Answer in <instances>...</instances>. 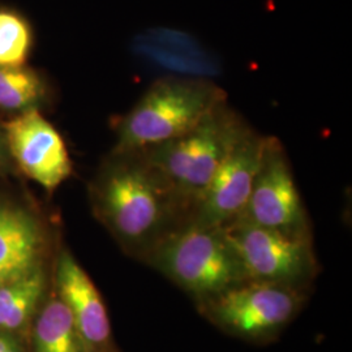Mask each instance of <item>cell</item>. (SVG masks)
Here are the masks:
<instances>
[{
    "instance_id": "cell-7",
    "label": "cell",
    "mask_w": 352,
    "mask_h": 352,
    "mask_svg": "<svg viewBox=\"0 0 352 352\" xmlns=\"http://www.w3.org/2000/svg\"><path fill=\"white\" fill-rule=\"evenodd\" d=\"M239 218L294 238L312 239V228L282 141L267 136L247 206Z\"/></svg>"
},
{
    "instance_id": "cell-14",
    "label": "cell",
    "mask_w": 352,
    "mask_h": 352,
    "mask_svg": "<svg viewBox=\"0 0 352 352\" xmlns=\"http://www.w3.org/2000/svg\"><path fill=\"white\" fill-rule=\"evenodd\" d=\"M45 87L39 76L24 67H0V109L24 113L42 101Z\"/></svg>"
},
{
    "instance_id": "cell-3",
    "label": "cell",
    "mask_w": 352,
    "mask_h": 352,
    "mask_svg": "<svg viewBox=\"0 0 352 352\" xmlns=\"http://www.w3.org/2000/svg\"><path fill=\"white\" fill-rule=\"evenodd\" d=\"M251 128L226 101L184 135L140 151L170 183L192 217L218 167Z\"/></svg>"
},
{
    "instance_id": "cell-17",
    "label": "cell",
    "mask_w": 352,
    "mask_h": 352,
    "mask_svg": "<svg viewBox=\"0 0 352 352\" xmlns=\"http://www.w3.org/2000/svg\"><path fill=\"white\" fill-rule=\"evenodd\" d=\"M23 274H24V273H23ZM17 276H21V274H14V273L7 270V269H4V267H0V286H1L3 283L8 282L10 279L17 277Z\"/></svg>"
},
{
    "instance_id": "cell-15",
    "label": "cell",
    "mask_w": 352,
    "mask_h": 352,
    "mask_svg": "<svg viewBox=\"0 0 352 352\" xmlns=\"http://www.w3.org/2000/svg\"><path fill=\"white\" fill-rule=\"evenodd\" d=\"M32 43L25 20L11 11H0V67H24Z\"/></svg>"
},
{
    "instance_id": "cell-5",
    "label": "cell",
    "mask_w": 352,
    "mask_h": 352,
    "mask_svg": "<svg viewBox=\"0 0 352 352\" xmlns=\"http://www.w3.org/2000/svg\"><path fill=\"white\" fill-rule=\"evenodd\" d=\"M302 289L247 280L199 302V311L212 324L241 340H273L298 315L304 302Z\"/></svg>"
},
{
    "instance_id": "cell-6",
    "label": "cell",
    "mask_w": 352,
    "mask_h": 352,
    "mask_svg": "<svg viewBox=\"0 0 352 352\" xmlns=\"http://www.w3.org/2000/svg\"><path fill=\"white\" fill-rule=\"evenodd\" d=\"M247 280L302 289L318 269L314 241L257 226L243 218L221 227Z\"/></svg>"
},
{
    "instance_id": "cell-2",
    "label": "cell",
    "mask_w": 352,
    "mask_h": 352,
    "mask_svg": "<svg viewBox=\"0 0 352 352\" xmlns=\"http://www.w3.org/2000/svg\"><path fill=\"white\" fill-rule=\"evenodd\" d=\"M225 89L204 76L154 81L119 120L113 151H140L184 135L223 102Z\"/></svg>"
},
{
    "instance_id": "cell-13",
    "label": "cell",
    "mask_w": 352,
    "mask_h": 352,
    "mask_svg": "<svg viewBox=\"0 0 352 352\" xmlns=\"http://www.w3.org/2000/svg\"><path fill=\"white\" fill-rule=\"evenodd\" d=\"M43 274L34 267L0 286L1 330H16L25 324L43 292Z\"/></svg>"
},
{
    "instance_id": "cell-18",
    "label": "cell",
    "mask_w": 352,
    "mask_h": 352,
    "mask_svg": "<svg viewBox=\"0 0 352 352\" xmlns=\"http://www.w3.org/2000/svg\"><path fill=\"white\" fill-rule=\"evenodd\" d=\"M4 145H6V142H4V135H3V132H0V160H1V157H3Z\"/></svg>"
},
{
    "instance_id": "cell-11",
    "label": "cell",
    "mask_w": 352,
    "mask_h": 352,
    "mask_svg": "<svg viewBox=\"0 0 352 352\" xmlns=\"http://www.w3.org/2000/svg\"><path fill=\"white\" fill-rule=\"evenodd\" d=\"M41 250L37 222L24 210L0 204V267L23 274L33 269Z\"/></svg>"
},
{
    "instance_id": "cell-8",
    "label": "cell",
    "mask_w": 352,
    "mask_h": 352,
    "mask_svg": "<svg viewBox=\"0 0 352 352\" xmlns=\"http://www.w3.org/2000/svg\"><path fill=\"white\" fill-rule=\"evenodd\" d=\"M266 140V135L252 126L235 144L196 204L190 222L218 228L239 218L250 199Z\"/></svg>"
},
{
    "instance_id": "cell-1",
    "label": "cell",
    "mask_w": 352,
    "mask_h": 352,
    "mask_svg": "<svg viewBox=\"0 0 352 352\" xmlns=\"http://www.w3.org/2000/svg\"><path fill=\"white\" fill-rule=\"evenodd\" d=\"M96 217L123 250L144 260L190 222V210L142 151H113L90 184Z\"/></svg>"
},
{
    "instance_id": "cell-12",
    "label": "cell",
    "mask_w": 352,
    "mask_h": 352,
    "mask_svg": "<svg viewBox=\"0 0 352 352\" xmlns=\"http://www.w3.org/2000/svg\"><path fill=\"white\" fill-rule=\"evenodd\" d=\"M36 352H87L75 321L60 299H52L39 315L34 330Z\"/></svg>"
},
{
    "instance_id": "cell-16",
    "label": "cell",
    "mask_w": 352,
    "mask_h": 352,
    "mask_svg": "<svg viewBox=\"0 0 352 352\" xmlns=\"http://www.w3.org/2000/svg\"><path fill=\"white\" fill-rule=\"evenodd\" d=\"M0 352H21L16 340L10 336L0 334Z\"/></svg>"
},
{
    "instance_id": "cell-10",
    "label": "cell",
    "mask_w": 352,
    "mask_h": 352,
    "mask_svg": "<svg viewBox=\"0 0 352 352\" xmlns=\"http://www.w3.org/2000/svg\"><path fill=\"white\" fill-rule=\"evenodd\" d=\"M56 285L59 299L69 309L87 352L104 351L111 338L107 309L101 294L69 252L59 256Z\"/></svg>"
},
{
    "instance_id": "cell-4",
    "label": "cell",
    "mask_w": 352,
    "mask_h": 352,
    "mask_svg": "<svg viewBox=\"0 0 352 352\" xmlns=\"http://www.w3.org/2000/svg\"><path fill=\"white\" fill-rule=\"evenodd\" d=\"M184 289L197 304L247 282L239 257L221 227H180L142 260Z\"/></svg>"
},
{
    "instance_id": "cell-9",
    "label": "cell",
    "mask_w": 352,
    "mask_h": 352,
    "mask_svg": "<svg viewBox=\"0 0 352 352\" xmlns=\"http://www.w3.org/2000/svg\"><path fill=\"white\" fill-rule=\"evenodd\" d=\"M4 142L28 177L54 192L72 174V161L60 133L32 109L4 124Z\"/></svg>"
}]
</instances>
